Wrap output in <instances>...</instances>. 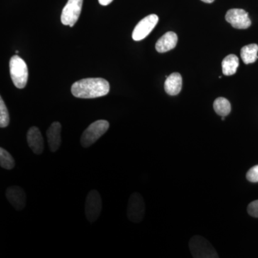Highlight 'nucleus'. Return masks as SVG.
I'll list each match as a JSON object with an SVG mask.
<instances>
[{"label":"nucleus","mask_w":258,"mask_h":258,"mask_svg":"<svg viewBox=\"0 0 258 258\" xmlns=\"http://www.w3.org/2000/svg\"><path fill=\"white\" fill-rule=\"evenodd\" d=\"M61 129H62V125L57 121L53 122L47 129V142H48L51 152H57L60 147Z\"/></svg>","instance_id":"obj_12"},{"label":"nucleus","mask_w":258,"mask_h":258,"mask_svg":"<svg viewBox=\"0 0 258 258\" xmlns=\"http://www.w3.org/2000/svg\"><path fill=\"white\" fill-rule=\"evenodd\" d=\"M27 140L29 147L34 154L40 155L44 151V140L40 129L36 126H32L27 134Z\"/></svg>","instance_id":"obj_11"},{"label":"nucleus","mask_w":258,"mask_h":258,"mask_svg":"<svg viewBox=\"0 0 258 258\" xmlns=\"http://www.w3.org/2000/svg\"><path fill=\"white\" fill-rule=\"evenodd\" d=\"M6 198L13 208L17 210H23L27 203V197L23 188L18 186H12L6 191Z\"/></svg>","instance_id":"obj_10"},{"label":"nucleus","mask_w":258,"mask_h":258,"mask_svg":"<svg viewBox=\"0 0 258 258\" xmlns=\"http://www.w3.org/2000/svg\"><path fill=\"white\" fill-rule=\"evenodd\" d=\"M109 91V83L101 78L80 80L71 87L72 94L79 98H98L106 96Z\"/></svg>","instance_id":"obj_1"},{"label":"nucleus","mask_w":258,"mask_h":258,"mask_svg":"<svg viewBox=\"0 0 258 258\" xmlns=\"http://www.w3.org/2000/svg\"><path fill=\"white\" fill-rule=\"evenodd\" d=\"M10 123V115L3 98H0V127L6 128Z\"/></svg>","instance_id":"obj_19"},{"label":"nucleus","mask_w":258,"mask_h":258,"mask_svg":"<svg viewBox=\"0 0 258 258\" xmlns=\"http://www.w3.org/2000/svg\"><path fill=\"white\" fill-rule=\"evenodd\" d=\"M83 0H69L61 14V22L64 25L74 27L79 20L82 10Z\"/></svg>","instance_id":"obj_7"},{"label":"nucleus","mask_w":258,"mask_h":258,"mask_svg":"<svg viewBox=\"0 0 258 258\" xmlns=\"http://www.w3.org/2000/svg\"><path fill=\"white\" fill-rule=\"evenodd\" d=\"M113 1V0H98L100 4L103 5V6H107V5L111 4Z\"/></svg>","instance_id":"obj_22"},{"label":"nucleus","mask_w":258,"mask_h":258,"mask_svg":"<svg viewBox=\"0 0 258 258\" xmlns=\"http://www.w3.org/2000/svg\"><path fill=\"white\" fill-rule=\"evenodd\" d=\"M214 110L217 114L221 115L222 117L227 116L230 114L231 111V105L230 101L225 98H217L214 102Z\"/></svg>","instance_id":"obj_17"},{"label":"nucleus","mask_w":258,"mask_h":258,"mask_svg":"<svg viewBox=\"0 0 258 258\" xmlns=\"http://www.w3.org/2000/svg\"><path fill=\"white\" fill-rule=\"evenodd\" d=\"M10 72L12 81L17 88L22 89L26 86L28 69L26 62L18 55H14L10 61Z\"/></svg>","instance_id":"obj_3"},{"label":"nucleus","mask_w":258,"mask_h":258,"mask_svg":"<svg viewBox=\"0 0 258 258\" xmlns=\"http://www.w3.org/2000/svg\"><path fill=\"white\" fill-rule=\"evenodd\" d=\"M0 166L8 170L13 169L15 166L14 158L3 148L0 149Z\"/></svg>","instance_id":"obj_18"},{"label":"nucleus","mask_w":258,"mask_h":258,"mask_svg":"<svg viewBox=\"0 0 258 258\" xmlns=\"http://www.w3.org/2000/svg\"><path fill=\"white\" fill-rule=\"evenodd\" d=\"M189 247L194 258H220L215 247L203 236H193L190 239Z\"/></svg>","instance_id":"obj_2"},{"label":"nucleus","mask_w":258,"mask_h":258,"mask_svg":"<svg viewBox=\"0 0 258 258\" xmlns=\"http://www.w3.org/2000/svg\"><path fill=\"white\" fill-rule=\"evenodd\" d=\"M246 178L250 182H258V165L254 166L247 171Z\"/></svg>","instance_id":"obj_20"},{"label":"nucleus","mask_w":258,"mask_h":258,"mask_svg":"<svg viewBox=\"0 0 258 258\" xmlns=\"http://www.w3.org/2000/svg\"><path fill=\"white\" fill-rule=\"evenodd\" d=\"M102 200L101 195L97 190H91L88 193L85 204V212L87 220L91 223L96 222L101 215Z\"/></svg>","instance_id":"obj_6"},{"label":"nucleus","mask_w":258,"mask_h":258,"mask_svg":"<svg viewBox=\"0 0 258 258\" xmlns=\"http://www.w3.org/2000/svg\"><path fill=\"white\" fill-rule=\"evenodd\" d=\"M239 59L235 55H229L222 62V72L225 76H232L239 67Z\"/></svg>","instance_id":"obj_15"},{"label":"nucleus","mask_w":258,"mask_h":258,"mask_svg":"<svg viewBox=\"0 0 258 258\" xmlns=\"http://www.w3.org/2000/svg\"><path fill=\"white\" fill-rule=\"evenodd\" d=\"M159 22V17L157 15H148L142 19L134 28L132 33V38L135 41H140L147 37L154 30Z\"/></svg>","instance_id":"obj_8"},{"label":"nucleus","mask_w":258,"mask_h":258,"mask_svg":"<svg viewBox=\"0 0 258 258\" xmlns=\"http://www.w3.org/2000/svg\"><path fill=\"white\" fill-rule=\"evenodd\" d=\"M182 88V78L178 73H174L166 78L164 89L167 94L176 96L179 94Z\"/></svg>","instance_id":"obj_14"},{"label":"nucleus","mask_w":258,"mask_h":258,"mask_svg":"<svg viewBox=\"0 0 258 258\" xmlns=\"http://www.w3.org/2000/svg\"><path fill=\"white\" fill-rule=\"evenodd\" d=\"M227 23L236 29H247L251 25L248 13L242 9H231L225 16Z\"/></svg>","instance_id":"obj_9"},{"label":"nucleus","mask_w":258,"mask_h":258,"mask_svg":"<svg viewBox=\"0 0 258 258\" xmlns=\"http://www.w3.org/2000/svg\"><path fill=\"white\" fill-rule=\"evenodd\" d=\"M146 205L143 197L135 192L131 195L127 208V217L134 223L142 222L145 216Z\"/></svg>","instance_id":"obj_5"},{"label":"nucleus","mask_w":258,"mask_h":258,"mask_svg":"<svg viewBox=\"0 0 258 258\" xmlns=\"http://www.w3.org/2000/svg\"><path fill=\"white\" fill-rule=\"evenodd\" d=\"M257 52L258 45L256 44H250L241 49V57L245 64L253 63L258 59Z\"/></svg>","instance_id":"obj_16"},{"label":"nucleus","mask_w":258,"mask_h":258,"mask_svg":"<svg viewBox=\"0 0 258 258\" xmlns=\"http://www.w3.org/2000/svg\"><path fill=\"white\" fill-rule=\"evenodd\" d=\"M247 212L250 216L258 218V200H254L249 204Z\"/></svg>","instance_id":"obj_21"},{"label":"nucleus","mask_w":258,"mask_h":258,"mask_svg":"<svg viewBox=\"0 0 258 258\" xmlns=\"http://www.w3.org/2000/svg\"><path fill=\"white\" fill-rule=\"evenodd\" d=\"M178 37L174 32H168L158 40L156 50L161 53L172 50L177 44Z\"/></svg>","instance_id":"obj_13"},{"label":"nucleus","mask_w":258,"mask_h":258,"mask_svg":"<svg viewBox=\"0 0 258 258\" xmlns=\"http://www.w3.org/2000/svg\"><path fill=\"white\" fill-rule=\"evenodd\" d=\"M109 128V123L106 120H98L93 122L83 132L81 138V146L83 148L91 147L96 143Z\"/></svg>","instance_id":"obj_4"},{"label":"nucleus","mask_w":258,"mask_h":258,"mask_svg":"<svg viewBox=\"0 0 258 258\" xmlns=\"http://www.w3.org/2000/svg\"><path fill=\"white\" fill-rule=\"evenodd\" d=\"M202 1L205 3H212L215 0H202Z\"/></svg>","instance_id":"obj_23"}]
</instances>
